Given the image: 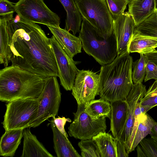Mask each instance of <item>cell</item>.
<instances>
[{"label":"cell","mask_w":157,"mask_h":157,"mask_svg":"<svg viewBox=\"0 0 157 157\" xmlns=\"http://www.w3.org/2000/svg\"><path fill=\"white\" fill-rule=\"evenodd\" d=\"M10 14L7 21L12 36L10 45L12 65L46 78L58 77L57 63L50 38L41 27Z\"/></svg>","instance_id":"6da1fadb"},{"label":"cell","mask_w":157,"mask_h":157,"mask_svg":"<svg viewBox=\"0 0 157 157\" xmlns=\"http://www.w3.org/2000/svg\"><path fill=\"white\" fill-rule=\"evenodd\" d=\"M128 53L117 56L102 66L99 75V95L110 102L125 100L133 85L132 57Z\"/></svg>","instance_id":"7a4b0ae2"},{"label":"cell","mask_w":157,"mask_h":157,"mask_svg":"<svg viewBox=\"0 0 157 157\" xmlns=\"http://www.w3.org/2000/svg\"><path fill=\"white\" fill-rule=\"evenodd\" d=\"M46 78L16 66L5 67L0 70V100L8 102L21 98L38 100Z\"/></svg>","instance_id":"3957f363"},{"label":"cell","mask_w":157,"mask_h":157,"mask_svg":"<svg viewBox=\"0 0 157 157\" xmlns=\"http://www.w3.org/2000/svg\"><path fill=\"white\" fill-rule=\"evenodd\" d=\"M82 19L78 37L84 50L102 66L110 63L117 56V43L113 33L109 38H105L86 19Z\"/></svg>","instance_id":"277c9868"},{"label":"cell","mask_w":157,"mask_h":157,"mask_svg":"<svg viewBox=\"0 0 157 157\" xmlns=\"http://www.w3.org/2000/svg\"><path fill=\"white\" fill-rule=\"evenodd\" d=\"M82 18L86 19L102 37L113 33L114 19L105 0H74Z\"/></svg>","instance_id":"5b68a950"},{"label":"cell","mask_w":157,"mask_h":157,"mask_svg":"<svg viewBox=\"0 0 157 157\" xmlns=\"http://www.w3.org/2000/svg\"><path fill=\"white\" fill-rule=\"evenodd\" d=\"M39 100L21 98L8 101L2 124L5 130L24 129L30 127L37 114Z\"/></svg>","instance_id":"8992f818"},{"label":"cell","mask_w":157,"mask_h":157,"mask_svg":"<svg viewBox=\"0 0 157 157\" xmlns=\"http://www.w3.org/2000/svg\"><path fill=\"white\" fill-rule=\"evenodd\" d=\"M56 76L47 78L39 98L37 114L30 128H35L49 118L58 115L61 96L60 86Z\"/></svg>","instance_id":"52a82bcc"},{"label":"cell","mask_w":157,"mask_h":157,"mask_svg":"<svg viewBox=\"0 0 157 157\" xmlns=\"http://www.w3.org/2000/svg\"><path fill=\"white\" fill-rule=\"evenodd\" d=\"M73 114L74 120L68 128L70 136L81 140H89L105 132L106 118H92L86 112L85 104H78L77 110Z\"/></svg>","instance_id":"ba28073f"},{"label":"cell","mask_w":157,"mask_h":157,"mask_svg":"<svg viewBox=\"0 0 157 157\" xmlns=\"http://www.w3.org/2000/svg\"><path fill=\"white\" fill-rule=\"evenodd\" d=\"M15 12L23 19L46 25L59 27L60 19L43 0H19L15 3Z\"/></svg>","instance_id":"9c48e42d"},{"label":"cell","mask_w":157,"mask_h":157,"mask_svg":"<svg viewBox=\"0 0 157 157\" xmlns=\"http://www.w3.org/2000/svg\"><path fill=\"white\" fill-rule=\"evenodd\" d=\"M56 59L60 84L67 91L72 90L78 69L75 61L67 54L53 35L50 38Z\"/></svg>","instance_id":"30bf717a"},{"label":"cell","mask_w":157,"mask_h":157,"mask_svg":"<svg viewBox=\"0 0 157 157\" xmlns=\"http://www.w3.org/2000/svg\"><path fill=\"white\" fill-rule=\"evenodd\" d=\"M77 104H85L99 95V75L89 70H78L72 90Z\"/></svg>","instance_id":"8fae6325"},{"label":"cell","mask_w":157,"mask_h":157,"mask_svg":"<svg viewBox=\"0 0 157 157\" xmlns=\"http://www.w3.org/2000/svg\"><path fill=\"white\" fill-rule=\"evenodd\" d=\"M136 27L135 22L128 12H124L114 19L113 33L117 43V56L129 53V45Z\"/></svg>","instance_id":"7c38bea8"},{"label":"cell","mask_w":157,"mask_h":157,"mask_svg":"<svg viewBox=\"0 0 157 157\" xmlns=\"http://www.w3.org/2000/svg\"><path fill=\"white\" fill-rule=\"evenodd\" d=\"M147 91L145 86L142 83H134L125 100L128 105L127 119L124 127L117 139L124 144L128 140L132 131L136 107L145 96Z\"/></svg>","instance_id":"4fadbf2b"},{"label":"cell","mask_w":157,"mask_h":157,"mask_svg":"<svg viewBox=\"0 0 157 157\" xmlns=\"http://www.w3.org/2000/svg\"><path fill=\"white\" fill-rule=\"evenodd\" d=\"M155 122L147 113H141L135 118L131 136L128 141L124 144L128 154L134 151L140 142L150 134Z\"/></svg>","instance_id":"5bb4252c"},{"label":"cell","mask_w":157,"mask_h":157,"mask_svg":"<svg viewBox=\"0 0 157 157\" xmlns=\"http://www.w3.org/2000/svg\"><path fill=\"white\" fill-rule=\"evenodd\" d=\"M47 26L71 58L73 59L75 55L81 52L82 46L79 37L71 34L65 29L61 28L59 26Z\"/></svg>","instance_id":"9a60e30c"},{"label":"cell","mask_w":157,"mask_h":157,"mask_svg":"<svg viewBox=\"0 0 157 157\" xmlns=\"http://www.w3.org/2000/svg\"><path fill=\"white\" fill-rule=\"evenodd\" d=\"M110 102V131L113 136L118 139L126 123L128 116V105L125 100Z\"/></svg>","instance_id":"2e32d148"},{"label":"cell","mask_w":157,"mask_h":157,"mask_svg":"<svg viewBox=\"0 0 157 157\" xmlns=\"http://www.w3.org/2000/svg\"><path fill=\"white\" fill-rule=\"evenodd\" d=\"M23 144L21 157H54L31 132L30 128L23 129Z\"/></svg>","instance_id":"e0dca14e"},{"label":"cell","mask_w":157,"mask_h":157,"mask_svg":"<svg viewBox=\"0 0 157 157\" xmlns=\"http://www.w3.org/2000/svg\"><path fill=\"white\" fill-rule=\"evenodd\" d=\"M156 0H130L128 4V12L136 26L151 15L156 10Z\"/></svg>","instance_id":"ac0fdd59"},{"label":"cell","mask_w":157,"mask_h":157,"mask_svg":"<svg viewBox=\"0 0 157 157\" xmlns=\"http://www.w3.org/2000/svg\"><path fill=\"white\" fill-rule=\"evenodd\" d=\"M53 132L54 148L57 157H81L68 139L57 129L52 118L50 121Z\"/></svg>","instance_id":"d6986e66"},{"label":"cell","mask_w":157,"mask_h":157,"mask_svg":"<svg viewBox=\"0 0 157 157\" xmlns=\"http://www.w3.org/2000/svg\"><path fill=\"white\" fill-rule=\"evenodd\" d=\"M23 129L5 130L0 142V155L13 157L23 137Z\"/></svg>","instance_id":"ffe728a7"},{"label":"cell","mask_w":157,"mask_h":157,"mask_svg":"<svg viewBox=\"0 0 157 157\" xmlns=\"http://www.w3.org/2000/svg\"><path fill=\"white\" fill-rule=\"evenodd\" d=\"M10 14L0 16V63L3 64L5 67H7L10 62V45L12 36L7 25Z\"/></svg>","instance_id":"44dd1931"},{"label":"cell","mask_w":157,"mask_h":157,"mask_svg":"<svg viewBox=\"0 0 157 157\" xmlns=\"http://www.w3.org/2000/svg\"><path fill=\"white\" fill-rule=\"evenodd\" d=\"M67 13L65 29L72 31L73 35L80 31L82 19L74 0H59Z\"/></svg>","instance_id":"7402d4cb"},{"label":"cell","mask_w":157,"mask_h":157,"mask_svg":"<svg viewBox=\"0 0 157 157\" xmlns=\"http://www.w3.org/2000/svg\"><path fill=\"white\" fill-rule=\"evenodd\" d=\"M157 48V37L141 35L134 33L128 48L129 53L137 52L144 54Z\"/></svg>","instance_id":"603a6c76"},{"label":"cell","mask_w":157,"mask_h":157,"mask_svg":"<svg viewBox=\"0 0 157 157\" xmlns=\"http://www.w3.org/2000/svg\"><path fill=\"white\" fill-rule=\"evenodd\" d=\"M92 139L98 146L101 157H117L116 138L110 134L101 132Z\"/></svg>","instance_id":"cb8c5ba5"},{"label":"cell","mask_w":157,"mask_h":157,"mask_svg":"<svg viewBox=\"0 0 157 157\" xmlns=\"http://www.w3.org/2000/svg\"><path fill=\"white\" fill-rule=\"evenodd\" d=\"M86 112L92 118L97 119L101 117L110 118L111 112L110 102L101 98L92 100L85 104Z\"/></svg>","instance_id":"d4e9b609"},{"label":"cell","mask_w":157,"mask_h":157,"mask_svg":"<svg viewBox=\"0 0 157 157\" xmlns=\"http://www.w3.org/2000/svg\"><path fill=\"white\" fill-rule=\"evenodd\" d=\"M134 33L157 37V13L155 12L136 26Z\"/></svg>","instance_id":"484cf974"},{"label":"cell","mask_w":157,"mask_h":157,"mask_svg":"<svg viewBox=\"0 0 157 157\" xmlns=\"http://www.w3.org/2000/svg\"><path fill=\"white\" fill-rule=\"evenodd\" d=\"M140 54V59L133 63L132 77L134 83H142L146 75L148 60L144 54Z\"/></svg>","instance_id":"4316f807"},{"label":"cell","mask_w":157,"mask_h":157,"mask_svg":"<svg viewBox=\"0 0 157 157\" xmlns=\"http://www.w3.org/2000/svg\"><path fill=\"white\" fill-rule=\"evenodd\" d=\"M82 157H101L98 146L92 139L82 140L78 143Z\"/></svg>","instance_id":"83f0119b"},{"label":"cell","mask_w":157,"mask_h":157,"mask_svg":"<svg viewBox=\"0 0 157 157\" xmlns=\"http://www.w3.org/2000/svg\"><path fill=\"white\" fill-rule=\"evenodd\" d=\"M106 1L113 19L124 13L129 2L128 0H106Z\"/></svg>","instance_id":"f1b7e54d"},{"label":"cell","mask_w":157,"mask_h":157,"mask_svg":"<svg viewBox=\"0 0 157 157\" xmlns=\"http://www.w3.org/2000/svg\"><path fill=\"white\" fill-rule=\"evenodd\" d=\"M146 157H157V141L152 138H144L140 143Z\"/></svg>","instance_id":"f546056e"},{"label":"cell","mask_w":157,"mask_h":157,"mask_svg":"<svg viewBox=\"0 0 157 157\" xmlns=\"http://www.w3.org/2000/svg\"><path fill=\"white\" fill-rule=\"evenodd\" d=\"M157 80V65L153 62L147 60L146 67V74L144 82L151 79Z\"/></svg>","instance_id":"4dcf8cb0"},{"label":"cell","mask_w":157,"mask_h":157,"mask_svg":"<svg viewBox=\"0 0 157 157\" xmlns=\"http://www.w3.org/2000/svg\"><path fill=\"white\" fill-rule=\"evenodd\" d=\"M15 12V5L8 0H0V16H4Z\"/></svg>","instance_id":"1f68e13d"},{"label":"cell","mask_w":157,"mask_h":157,"mask_svg":"<svg viewBox=\"0 0 157 157\" xmlns=\"http://www.w3.org/2000/svg\"><path fill=\"white\" fill-rule=\"evenodd\" d=\"M54 122L58 130L67 139L68 135L64 129V126L67 122H71V119L65 117L53 118Z\"/></svg>","instance_id":"d6a6232c"},{"label":"cell","mask_w":157,"mask_h":157,"mask_svg":"<svg viewBox=\"0 0 157 157\" xmlns=\"http://www.w3.org/2000/svg\"><path fill=\"white\" fill-rule=\"evenodd\" d=\"M116 143L117 157H128L129 154L127 152L124 143L116 138Z\"/></svg>","instance_id":"836d02e7"},{"label":"cell","mask_w":157,"mask_h":157,"mask_svg":"<svg viewBox=\"0 0 157 157\" xmlns=\"http://www.w3.org/2000/svg\"><path fill=\"white\" fill-rule=\"evenodd\" d=\"M140 104L142 105L148 107L151 109L157 105V96L144 97L140 102Z\"/></svg>","instance_id":"e575fe53"},{"label":"cell","mask_w":157,"mask_h":157,"mask_svg":"<svg viewBox=\"0 0 157 157\" xmlns=\"http://www.w3.org/2000/svg\"><path fill=\"white\" fill-rule=\"evenodd\" d=\"M157 96V80H155L147 91L144 98Z\"/></svg>","instance_id":"d590c367"},{"label":"cell","mask_w":157,"mask_h":157,"mask_svg":"<svg viewBox=\"0 0 157 157\" xmlns=\"http://www.w3.org/2000/svg\"><path fill=\"white\" fill-rule=\"evenodd\" d=\"M151 109L150 108L148 107L141 105H140L139 102L136 107L135 111V119L141 113H146Z\"/></svg>","instance_id":"8d00e7d4"},{"label":"cell","mask_w":157,"mask_h":157,"mask_svg":"<svg viewBox=\"0 0 157 157\" xmlns=\"http://www.w3.org/2000/svg\"><path fill=\"white\" fill-rule=\"evenodd\" d=\"M147 60H150L157 65V50L156 49L153 51L144 54Z\"/></svg>","instance_id":"74e56055"},{"label":"cell","mask_w":157,"mask_h":157,"mask_svg":"<svg viewBox=\"0 0 157 157\" xmlns=\"http://www.w3.org/2000/svg\"><path fill=\"white\" fill-rule=\"evenodd\" d=\"M149 134L151 138L157 141V123L156 122L152 126Z\"/></svg>","instance_id":"f35d334b"},{"label":"cell","mask_w":157,"mask_h":157,"mask_svg":"<svg viewBox=\"0 0 157 157\" xmlns=\"http://www.w3.org/2000/svg\"><path fill=\"white\" fill-rule=\"evenodd\" d=\"M136 147L137 153V157H146V155L141 148L140 145L138 144Z\"/></svg>","instance_id":"ab89813d"},{"label":"cell","mask_w":157,"mask_h":157,"mask_svg":"<svg viewBox=\"0 0 157 157\" xmlns=\"http://www.w3.org/2000/svg\"><path fill=\"white\" fill-rule=\"evenodd\" d=\"M156 9H157V0H156Z\"/></svg>","instance_id":"60d3db41"},{"label":"cell","mask_w":157,"mask_h":157,"mask_svg":"<svg viewBox=\"0 0 157 157\" xmlns=\"http://www.w3.org/2000/svg\"><path fill=\"white\" fill-rule=\"evenodd\" d=\"M155 12H156L157 13V9H156V10H155Z\"/></svg>","instance_id":"b9f144b4"},{"label":"cell","mask_w":157,"mask_h":157,"mask_svg":"<svg viewBox=\"0 0 157 157\" xmlns=\"http://www.w3.org/2000/svg\"><path fill=\"white\" fill-rule=\"evenodd\" d=\"M128 0V1H129H129H130V0Z\"/></svg>","instance_id":"7bdbcfd3"}]
</instances>
